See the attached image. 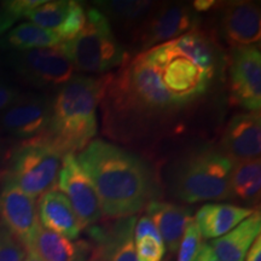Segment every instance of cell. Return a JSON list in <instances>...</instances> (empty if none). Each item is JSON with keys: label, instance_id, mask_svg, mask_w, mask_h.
Listing matches in <instances>:
<instances>
[{"label": "cell", "instance_id": "cell-5", "mask_svg": "<svg viewBox=\"0 0 261 261\" xmlns=\"http://www.w3.org/2000/svg\"><path fill=\"white\" fill-rule=\"evenodd\" d=\"M61 45L74 70L80 73L106 75L130 60V54L113 33L109 19L96 6L86 9L83 31Z\"/></svg>", "mask_w": 261, "mask_h": 261}, {"label": "cell", "instance_id": "cell-36", "mask_svg": "<svg viewBox=\"0 0 261 261\" xmlns=\"http://www.w3.org/2000/svg\"><path fill=\"white\" fill-rule=\"evenodd\" d=\"M4 156H5V146H4V143H3L2 138H0V161H3Z\"/></svg>", "mask_w": 261, "mask_h": 261}, {"label": "cell", "instance_id": "cell-10", "mask_svg": "<svg viewBox=\"0 0 261 261\" xmlns=\"http://www.w3.org/2000/svg\"><path fill=\"white\" fill-rule=\"evenodd\" d=\"M56 187L70 202L84 228L92 226L102 219L97 192L74 154L63 156Z\"/></svg>", "mask_w": 261, "mask_h": 261}, {"label": "cell", "instance_id": "cell-9", "mask_svg": "<svg viewBox=\"0 0 261 261\" xmlns=\"http://www.w3.org/2000/svg\"><path fill=\"white\" fill-rule=\"evenodd\" d=\"M228 100L246 112H260L261 54L256 45L232 48L227 58Z\"/></svg>", "mask_w": 261, "mask_h": 261}, {"label": "cell", "instance_id": "cell-19", "mask_svg": "<svg viewBox=\"0 0 261 261\" xmlns=\"http://www.w3.org/2000/svg\"><path fill=\"white\" fill-rule=\"evenodd\" d=\"M260 232L261 215L260 211H255L230 232L212 240L210 246L220 261H244Z\"/></svg>", "mask_w": 261, "mask_h": 261}, {"label": "cell", "instance_id": "cell-17", "mask_svg": "<svg viewBox=\"0 0 261 261\" xmlns=\"http://www.w3.org/2000/svg\"><path fill=\"white\" fill-rule=\"evenodd\" d=\"M255 210L227 203H210L201 207L196 213L194 221L200 230L202 238L215 240L250 217Z\"/></svg>", "mask_w": 261, "mask_h": 261}, {"label": "cell", "instance_id": "cell-13", "mask_svg": "<svg viewBox=\"0 0 261 261\" xmlns=\"http://www.w3.org/2000/svg\"><path fill=\"white\" fill-rule=\"evenodd\" d=\"M219 3V33L232 48L256 45L261 39V14L257 3L248 0Z\"/></svg>", "mask_w": 261, "mask_h": 261}, {"label": "cell", "instance_id": "cell-14", "mask_svg": "<svg viewBox=\"0 0 261 261\" xmlns=\"http://www.w3.org/2000/svg\"><path fill=\"white\" fill-rule=\"evenodd\" d=\"M219 149L233 163L259 159L261 154L260 112H243L231 117L221 136Z\"/></svg>", "mask_w": 261, "mask_h": 261}, {"label": "cell", "instance_id": "cell-4", "mask_svg": "<svg viewBox=\"0 0 261 261\" xmlns=\"http://www.w3.org/2000/svg\"><path fill=\"white\" fill-rule=\"evenodd\" d=\"M233 166L219 148L190 150L168 166L166 189L184 203L233 200L230 185Z\"/></svg>", "mask_w": 261, "mask_h": 261}, {"label": "cell", "instance_id": "cell-26", "mask_svg": "<svg viewBox=\"0 0 261 261\" xmlns=\"http://www.w3.org/2000/svg\"><path fill=\"white\" fill-rule=\"evenodd\" d=\"M86 24V10L79 2H71L69 12L63 24L57 29L56 33L61 38L62 42L68 41L76 37Z\"/></svg>", "mask_w": 261, "mask_h": 261}, {"label": "cell", "instance_id": "cell-27", "mask_svg": "<svg viewBox=\"0 0 261 261\" xmlns=\"http://www.w3.org/2000/svg\"><path fill=\"white\" fill-rule=\"evenodd\" d=\"M203 238L201 236L197 225L192 220L188 225L187 230L182 234L180 244L178 248V260L177 261H195L200 248L203 243Z\"/></svg>", "mask_w": 261, "mask_h": 261}, {"label": "cell", "instance_id": "cell-2", "mask_svg": "<svg viewBox=\"0 0 261 261\" xmlns=\"http://www.w3.org/2000/svg\"><path fill=\"white\" fill-rule=\"evenodd\" d=\"M76 159L93 184L107 219L135 217L162 196V184L155 169L121 146L96 139Z\"/></svg>", "mask_w": 261, "mask_h": 261}, {"label": "cell", "instance_id": "cell-6", "mask_svg": "<svg viewBox=\"0 0 261 261\" xmlns=\"http://www.w3.org/2000/svg\"><path fill=\"white\" fill-rule=\"evenodd\" d=\"M62 156L44 137L24 140L12 151L3 177L29 197H40L56 188Z\"/></svg>", "mask_w": 261, "mask_h": 261}, {"label": "cell", "instance_id": "cell-20", "mask_svg": "<svg viewBox=\"0 0 261 261\" xmlns=\"http://www.w3.org/2000/svg\"><path fill=\"white\" fill-rule=\"evenodd\" d=\"M136 218L121 219L108 233L97 230L99 246L93 250L92 259L102 261H137L135 238Z\"/></svg>", "mask_w": 261, "mask_h": 261}, {"label": "cell", "instance_id": "cell-35", "mask_svg": "<svg viewBox=\"0 0 261 261\" xmlns=\"http://www.w3.org/2000/svg\"><path fill=\"white\" fill-rule=\"evenodd\" d=\"M24 261H41L39 257L35 255V254H33L32 252H28L27 250V255H25V259Z\"/></svg>", "mask_w": 261, "mask_h": 261}, {"label": "cell", "instance_id": "cell-1", "mask_svg": "<svg viewBox=\"0 0 261 261\" xmlns=\"http://www.w3.org/2000/svg\"><path fill=\"white\" fill-rule=\"evenodd\" d=\"M99 106L104 135L133 148L180 135L196 113L173 99L140 54L107 74Z\"/></svg>", "mask_w": 261, "mask_h": 261}, {"label": "cell", "instance_id": "cell-24", "mask_svg": "<svg viewBox=\"0 0 261 261\" xmlns=\"http://www.w3.org/2000/svg\"><path fill=\"white\" fill-rule=\"evenodd\" d=\"M70 5L71 2L67 0L42 2L40 5L29 11L25 18L33 24L56 32L67 18Z\"/></svg>", "mask_w": 261, "mask_h": 261}, {"label": "cell", "instance_id": "cell-23", "mask_svg": "<svg viewBox=\"0 0 261 261\" xmlns=\"http://www.w3.org/2000/svg\"><path fill=\"white\" fill-rule=\"evenodd\" d=\"M232 198L247 204H256L261 194V160H244L236 162L231 174Z\"/></svg>", "mask_w": 261, "mask_h": 261}, {"label": "cell", "instance_id": "cell-16", "mask_svg": "<svg viewBox=\"0 0 261 261\" xmlns=\"http://www.w3.org/2000/svg\"><path fill=\"white\" fill-rule=\"evenodd\" d=\"M146 215L161 234L163 244L171 253L178 252L188 225L194 220L191 210L163 201H152L145 207Z\"/></svg>", "mask_w": 261, "mask_h": 261}, {"label": "cell", "instance_id": "cell-37", "mask_svg": "<svg viewBox=\"0 0 261 261\" xmlns=\"http://www.w3.org/2000/svg\"><path fill=\"white\" fill-rule=\"evenodd\" d=\"M90 261H102V260H98V259H91Z\"/></svg>", "mask_w": 261, "mask_h": 261}, {"label": "cell", "instance_id": "cell-34", "mask_svg": "<svg viewBox=\"0 0 261 261\" xmlns=\"http://www.w3.org/2000/svg\"><path fill=\"white\" fill-rule=\"evenodd\" d=\"M219 3L214 2V0H196V2L192 3V9L195 10L196 12H208L212 9H215Z\"/></svg>", "mask_w": 261, "mask_h": 261}, {"label": "cell", "instance_id": "cell-11", "mask_svg": "<svg viewBox=\"0 0 261 261\" xmlns=\"http://www.w3.org/2000/svg\"><path fill=\"white\" fill-rule=\"evenodd\" d=\"M52 100L41 94H21L0 113V128L17 139L31 140L44 135L51 119Z\"/></svg>", "mask_w": 261, "mask_h": 261}, {"label": "cell", "instance_id": "cell-28", "mask_svg": "<svg viewBox=\"0 0 261 261\" xmlns=\"http://www.w3.org/2000/svg\"><path fill=\"white\" fill-rule=\"evenodd\" d=\"M27 249L0 224V261H24Z\"/></svg>", "mask_w": 261, "mask_h": 261}, {"label": "cell", "instance_id": "cell-22", "mask_svg": "<svg viewBox=\"0 0 261 261\" xmlns=\"http://www.w3.org/2000/svg\"><path fill=\"white\" fill-rule=\"evenodd\" d=\"M61 42V38L56 32L44 29L31 22H23L3 35L0 47L10 52H21L56 46Z\"/></svg>", "mask_w": 261, "mask_h": 261}, {"label": "cell", "instance_id": "cell-31", "mask_svg": "<svg viewBox=\"0 0 261 261\" xmlns=\"http://www.w3.org/2000/svg\"><path fill=\"white\" fill-rule=\"evenodd\" d=\"M19 97L21 92L16 87L0 81V113L12 106Z\"/></svg>", "mask_w": 261, "mask_h": 261}, {"label": "cell", "instance_id": "cell-12", "mask_svg": "<svg viewBox=\"0 0 261 261\" xmlns=\"http://www.w3.org/2000/svg\"><path fill=\"white\" fill-rule=\"evenodd\" d=\"M0 215L3 225L27 249L41 227L37 205L34 198L4 177L0 190Z\"/></svg>", "mask_w": 261, "mask_h": 261}, {"label": "cell", "instance_id": "cell-33", "mask_svg": "<svg viewBox=\"0 0 261 261\" xmlns=\"http://www.w3.org/2000/svg\"><path fill=\"white\" fill-rule=\"evenodd\" d=\"M244 261H261V237L260 236L254 241L252 247L249 248Z\"/></svg>", "mask_w": 261, "mask_h": 261}, {"label": "cell", "instance_id": "cell-18", "mask_svg": "<svg viewBox=\"0 0 261 261\" xmlns=\"http://www.w3.org/2000/svg\"><path fill=\"white\" fill-rule=\"evenodd\" d=\"M27 250L41 261H90L87 257L93 253L92 246L85 241L73 242L42 226Z\"/></svg>", "mask_w": 261, "mask_h": 261}, {"label": "cell", "instance_id": "cell-29", "mask_svg": "<svg viewBox=\"0 0 261 261\" xmlns=\"http://www.w3.org/2000/svg\"><path fill=\"white\" fill-rule=\"evenodd\" d=\"M137 261H162L166 247L162 240L145 236L135 241Z\"/></svg>", "mask_w": 261, "mask_h": 261}, {"label": "cell", "instance_id": "cell-21", "mask_svg": "<svg viewBox=\"0 0 261 261\" xmlns=\"http://www.w3.org/2000/svg\"><path fill=\"white\" fill-rule=\"evenodd\" d=\"M94 4L109 22L133 33L143 24L159 3L148 0H107Z\"/></svg>", "mask_w": 261, "mask_h": 261}, {"label": "cell", "instance_id": "cell-25", "mask_svg": "<svg viewBox=\"0 0 261 261\" xmlns=\"http://www.w3.org/2000/svg\"><path fill=\"white\" fill-rule=\"evenodd\" d=\"M44 0H8L0 3V37L12 29V25L27 17L28 12Z\"/></svg>", "mask_w": 261, "mask_h": 261}, {"label": "cell", "instance_id": "cell-30", "mask_svg": "<svg viewBox=\"0 0 261 261\" xmlns=\"http://www.w3.org/2000/svg\"><path fill=\"white\" fill-rule=\"evenodd\" d=\"M135 236L133 238L136 240H139V238L145 237V236H150L158 238V240H162L161 234L156 228L155 224L152 223V220L150 219L148 215H142L138 220H136V225H135V231H133Z\"/></svg>", "mask_w": 261, "mask_h": 261}, {"label": "cell", "instance_id": "cell-15", "mask_svg": "<svg viewBox=\"0 0 261 261\" xmlns=\"http://www.w3.org/2000/svg\"><path fill=\"white\" fill-rule=\"evenodd\" d=\"M38 217L40 225L68 240L79 238L83 225L77 219L68 198L58 190H50L38 201Z\"/></svg>", "mask_w": 261, "mask_h": 261}, {"label": "cell", "instance_id": "cell-32", "mask_svg": "<svg viewBox=\"0 0 261 261\" xmlns=\"http://www.w3.org/2000/svg\"><path fill=\"white\" fill-rule=\"evenodd\" d=\"M195 261H220L218 259V256L215 255L211 246L208 243L203 242L200 248V252H198L197 256H196Z\"/></svg>", "mask_w": 261, "mask_h": 261}, {"label": "cell", "instance_id": "cell-7", "mask_svg": "<svg viewBox=\"0 0 261 261\" xmlns=\"http://www.w3.org/2000/svg\"><path fill=\"white\" fill-rule=\"evenodd\" d=\"M198 27L201 17L191 5L159 3L143 24L132 33L133 44L143 52Z\"/></svg>", "mask_w": 261, "mask_h": 261}, {"label": "cell", "instance_id": "cell-8", "mask_svg": "<svg viewBox=\"0 0 261 261\" xmlns=\"http://www.w3.org/2000/svg\"><path fill=\"white\" fill-rule=\"evenodd\" d=\"M9 63L16 74L33 86L61 87L74 76V67L62 48L56 46L11 52Z\"/></svg>", "mask_w": 261, "mask_h": 261}, {"label": "cell", "instance_id": "cell-3", "mask_svg": "<svg viewBox=\"0 0 261 261\" xmlns=\"http://www.w3.org/2000/svg\"><path fill=\"white\" fill-rule=\"evenodd\" d=\"M106 80L107 74L74 75L51 99L50 125L42 137L62 156L81 151L97 135V109Z\"/></svg>", "mask_w": 261, "mask_h": 261}]
</instances>
